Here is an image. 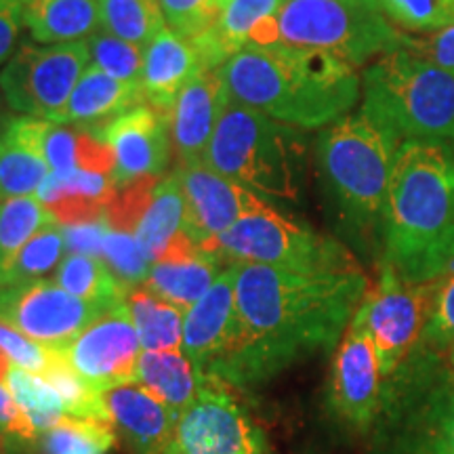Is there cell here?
<instances>
[{
    "label": "cell",
    "instance_id": "32",
    "mask_svg": "<svg viewBox=\"0 0 454 454\" xmlns=\"http://www.w3.org/2000/svg\"><path fill=\"white\" fill-rule=\"evenodd\" d=\"M116 429L104 419L61 417L38 435L44 454H107L116 444Z\"/></svg>",
    "mask_w": 454,
    "mask_h": 454
},
{
    "label": "cell",
    "instance_id": "21",
    "mask_svg": "<svg viewBox=\"0 0 454 454\" xmlns=\"http://www.w3.org/2000/svg\"><path fill=\"white\" fill-rule=\"evenodd\" d=\"M200 70H204V64L194 43L164 27L144 49L139 84L145 101L170 114L181 90Z\"/></svg>",
    "mask_w": 454,
    "mask_h": 454
},
{
    "label": "cell",
    "instance_id": "46",
    "mask_svg": "<svg viewBox=\"0 0 454 454\" xmlns=\"http://www.w3.org/2000/svg\"><path fill=\"white\" fill-rule=\"evenodd\" d=\"M64 227V225H61ZM66 244L67 253H81V254H101V242L107 231V223L104 221H93V223H78L66 225Z\"/></svg>",
    "mask_w": 454,
    "mask_h": 454
},
{
    "label": "cell",
    "instance_id": "33",
    "mask_svg": "<svg viewBox=\"0 0 454 454\" xmlns=\"http://www.w3.org/2000/svg\"><path fill=\"white\" fill-rule=\"evenodd\" d=\"M67 253L66 231L57 221L36 231L0 271V284L41 280L57 270Z\"/></svg>",
    "mask_w": 454,
    "mask_h": 454
},
{
    "label": "cell",
    "instance_id": "3",
    "mask_svg": "<svg viewBox=\"0 0 454 454\" xmlns=\"http://www.w3.org/2000/svg\"><path fill=\"white\" fill-rule=\"evenodd\" d=\"M385 263L412 284L454 270V150L434 141L397 147L383 215Z\"/></svg>",
    "mask_w": 454,
    "mask_h": 454
},
{
    "label": "cell",
    "instance_id": "35",
    "mask_svg": "<svg viewBox=\"0 0 454 454\" xmlns=\"http://www.w3.org/2000/svg\"><path fill=\"white\" fill-rule=\"evenodd\" d=\"M53 221V215L34 196L0 202V271L36 231Z\"/></svg>",
    "mask_w": 454,
    "mask_h": 454
},
{
    "label": "cell",
    "instance_id": "37",
    "mask_svg": "<svg viewBox=\"0 0 454 454\" xmlns=\"http://www.w3.org/2000/svg\"><path fill=\"white\" fill-rule=\"evenodd\" d=\"M101 259L110 265V270L116 274L127 286H144L147 276H150L152 261L145 248L133 234L127 231L112 230L107 225V231L101 242Z\"/></svg>",
    "mask_w": 454,
    "mask_h": 454
},
{
    "label": "cell",
    "instance_id": "41",
    "mask_svg": "<svg viewBox=\"0 0 454 454\" xmlns=\"http://www.w3.org/2000/svg\"><path fill=\"white\" fill-rule=\"evenodd\" d=\"M0 351L24 371L47 374L57 362V351L47 345L38 343L24 333H20L7 322L0 320Z\"/></svg>",
    "mask_w": 454,
    "mask_h": 454
},
{
    "label": "cell",
    "instance_id": "25",
    "mask_svg": "<svg viewBox=\"0 0 454 454\" xmlns=\"http://www.w3.org/2000/svg\"><path fill=\"white\" fill-rule=\"evenodd\" d=\"M21 20L38 44L87 41L101 27L99 0H24Z\"/></svg>",
    "mask_w": 454,
    "mask_h": 454
},
{
    "label": "cell",
    "instance_id": "6",
    "mask_svg": "<svg viewBox=\"0 0 454 454\" xmlns=\"http://www.w3.org/2000/svg\"><path fill=\"white\" fill-rule=\"evenodd\" d=\"M397 147L362 112L348 114L320 133L322 177L345 221L364 234L383 227Z\"/></svg>",
    "mask_w": 454,
    "mask_h": 454
},
{
    "label": "cell",
    "instance_id": "28",
    "mask_svg": "<svg viewBox=\"0 0 454 454\" xmlns=\"http://www.w3.org/2000/svg\"><path fill=\"white\" fill-rule=\"evenodd\" d=\"M282 0H230L221 11L217 24L207 36L198 38L194 47L202 57L204 67H221L236 51L248 43L253 26L280 9Z\"/></svg>",
    "mask_w": 454,
    "mask_h": 454
},
{
    "label": "cell",
    "instance_id": "16",
    "mask_svg": "<svg viewBox=\"0 0 454 454\" xmlns=\"http://www.w3.org/2000/svg\"><path fill=\"white\" fill-rule=\"evenodd\" d=\"M383 381L371 337L360 322L351 320L333 362L331 404L334 412L351 427L366 429L381 408Z\"/></svg>",
    "mask_w": 454,
    "mask_h": 454
},
{
    "label": "cell",
    "instance_id": "14",
    "mask_svg": "<svg viewBox=\"0 0 454 454\" xmlns=\"http://www.w3.org/2000/svg\"><path fill=\"white\" fill-rule=\"evenodd\" d=\"M175 175L185 196L184 231L204 251L244 215L257 211L263 204L259 194L234 179H227L207 162L177 164Z\"/></svg>",
    "mask_w": 454,
    "mask_h": 454
},
{
    "label": "cell",
    "instance_id": "53",
    "mask_svg": "<svg viewBox=\"0 0 454 454\" xmlns=\"http://www.w3.org/2000/svg\"><path fill=\"white\" fill-rule=\"evenodd\" d=\"M452 360H454V357H452Z\"/></svg>",
    "mask_w": 454,
    "mask_h": 454
},
{
    "label": "cell",
    "instance_id": "34",
    "mask_svg": "<svg viewBox=\"0 0 454 454\" xmlns=\"http://www.w3.org/2000/svg\"><path fill=\"white\" fill-rule=\"evenodd\" d=\"M7 385L15 397L17 406L30 419L38 435L49 427H53L61 417H66V408L59 394L41 374L11 364Z\"/></svg>",
    "mask_w": 454,
    "mask_h": 454
},
{
    "label": "cell",
    "instance_id": "13",
    "mask_svg": "<svg viewBox=\"0 0 454 454\" xmlns=\"http://www.w3.org/2000/svg\"><path fill=\"white\" fill-rule=\"evenodd\" d=\"M64 364L98 391L135 383L141 340L127 305H118L90 322L70 343L57 348Z\"/></svg>",
    "mask_w": 454,
    "mask_h": 454
},
{
    "label": "cell",
    "instance_id": "43",
    "mask_svg": "<svg viewBox=\"0 0 454 454\" xmlns=\"http://www.w3.org/2000/svg\"><path fill=\"white\" fill-rule=\"evenodd\" d=\"M419 454H454V387L435 402L427 440Z\"/></svg>",
    "mask_w": 454,
    "mask_h": 454
},
{
    "label": "cell",
    "instance_id": "51",
    "mask_svg": "<svg viewBox=\"0 0 454 454\" xmlns=\"http://www.w3.org/2000/svg\"><path fill=\"white\" fill-rule=\"evenodd\" d=\"M0 4H17V7H21L24 0H0Z\"/></svg>",
    "mask_w": 454,
    "mask_h": 454
},
{
    "label": "cell",
    "instance_id": "47",
    "mask_svg": "<svg viewBox=\"0 0 454 454\" xmlns=\"http://www.w3.org/2000/svg\"><path fill=\"white\" fill-rule=\"evenodd\" d=\"M21 27H24L21 7L0 4V67H4V64L15 55Z\"/></svg>",
    "mask_w": 454,
    "mask_h": 454
},
{
    "label": "cell",
    "instance_id": "31",
    "mask_svg": "<svg viewBox=\"0 0 454 454\" xmlns=\"http://www.w3.org/2000/svg\"><path fill=\"white\" fill-rule=\"evenodd\" d=\"M101 30L145 49L167 27L158 0H99Z\"/></svg>",
    "mask_w": 454,
    "mask_h": 454
},
{
    "label": "cell",
    "instance_id": "24",
    "mask_svg": "<svg viewBox=\"0 0 454 454\" xmlns=\"http://www.w3.org/2000/svg\"><path fill=\"white\" fill-rule=\"evenodd\" d=\"M38 118L20 116L0 133V202L36 196L51 168L36 137Z\"/></svg>",
    "mask_w": 454,
    "mask_h": 454
},
{
    "label": "cell",
    "instance_id": "4",
    "mask_svg": "<svg viewBox=\"0 0 454 454\" xmlns=\"http://www.w3.org/2000/svg\"><path fill=\"white\" fill-rule=\"evenodd\" d=\"M362 114L397 144H454V74L411 49L374 59L362 74Z\"/></svg>",
    "mask_w": 454,
    "mask_h": 454
},
{
    "label": "cell",
    "instance_id": "2",
    "mask_svg": "<svg viewBox=\"0 0 454 454\" xmlns=\"http://www.w3.org/2000/svg\"><path fill=\"white\" fill-rule=\"evenodd\" d=\"M234 104L299 130L348 116L362 93L356 67L326 51L293 44H244L221 66Z\"/></svg>",
    "mask_w": 454,
    "mask_h": 454
},
{
    "label": "cell",
    "instance_id": "5",
    "mask_svg": "<svg viewBox=\"0 0 454 454\" xmlns=\"http://www.w3.org/2000/svg\"><path fill=\"white\" fill-rule=\"evenodd\" d=\"M308 145L299 129L230 101L204 162L259 196L297 200Z\"/></svg>",
    "mask_w": 454,
    "mask_h": 454
},
{
    "label": "cell",
    "instance_id": "17",
    "mask_svg": "<svg viewBox=\"0 0 454 454\" xmlns=\"http://www.w3.org/2000/svg\"><path fill=\"white\" fill-rule=\"evenodd\" d=\"M230 101L221 67H204L185 84L170 112L173 150L179 164L204 162L207 147Z\"/></svg>",
    "mask_w": 454,
    "mask_h": 454
},
{
    "label": "cell",
    "instance_id": "7",
    "mask_svg": "<svg viewBox=\"0 0 454 454\" xmlns=\"http://www.w3.org/2000/svg\"><path fill=\"white\" fill-rule=\"evenodd\" d=\"M274 26L278 43L326 51L354 67L406 49L411 38L381 9L340 0H282Z\"/></svg>",
    "mask_w": 454,
    "mask_h": 454
},
{
    "label": "cell",
    "instance_id": "36",
    "mask_svg": "<svg viewBox=\"0 0 454 454\" xmlns=\"http://www.w3.org/2000/svg\"><path fill=\"white\" fill-rule=\"evenodd\" d=\"M90 64L122 82H139L144 67V49L137 44L98 30L87 38Z\"/></svg>",
    "mask_w": 454,
    "mask_h": 454
},
{
    "label": "cell",
    "instance_id": "23",
    "mask_svg": "<svg viewBox=\"0 0 454 454\" xmlns=\"http://www.w3.org/2000/svg\"><path fill=\"white\" fill-rule=\"evenodd\" d=\"M114 192L116 185L110 173L78 168L67 177L51 173L34 198L66 227L104 221Z\"/></svg>",
    "mask_w": 454,
    "mask_h": 454
},
{
    "label": "cell",
    "instance_id": "15",
    "mask_svg": "<svg viewBox=\"0 0 454 454\" xmlns=\"http://www.w3.org/2000/svg\"><path fill=\"white\" fill-rule=\"evenodd\" d=\"M98 137L114 156V185L122 187L135 179L162 177L173 156L170 114L144 104L133 107L99 129Z\"/></svg>",
    "mask_w": 454,
    "mask_h": 454
},
{
    "label": "cell",
    "instance_id": "49",
    "mask_svg": "<svg viewBox=\"0 0 454 454\" xmlns=\"http://www.w3.org/2000/svg\"><path fill=\"white\" fill-rule=\"evenodd\" d=\"M340 3L364 4V7H374V9H381V7H379V0H340Z\"/></svg>",
    "mask_w": 454,
    "mask_h": 454
},
{
    "label": "cell",
    "instance_id": "9",
    "mask_svg": "<svg viewBox=\"0 0 454 454\" xmlns=\"http://www.w3.org/2000/svg\"><path fill=\"white\" fill-rule=\"evenodd\" d=\"M89 64L87 41L24 43L0 70V90L15 114L59 124L72 90Z\"/></svg>",
    "mask_w": 454,
    "mask_h": 454
},
{
    "label": "cell",
    "instance_id": "27",
    "mask_svg": "<svg viewBox=\"0 0 454 454\" xmlns=\"http://www.w3.org/2000/svg\"><path fill=\"white\" fill-rule=\"evenodd\" d=\"M204 374L192 364L184 351H144L135 383L154 394L170 411L179 412L194 400Z\"/></svg>",
    "mask_w": 454,
    "mask_h": 454
},
{
    "label": "cell",
    "instance_id": "26",
    "mask_svg": "<svg viewBox=\"0 0 454 454\" xmlns=\"http://www.w3.org/2000/svg\"><path fill=\"white\" fill-rule=\"evenodd\" d=\"M185 227V196L175 173L160 177L141 207L133 236L141 242L152 261L167 251Z\"/></svg>",
    "mask_w": 454,
    "mask_h": 454
},
{
    "label": "cell",
    "instance_id": "44",
    "mask_svg": "<svg viewBox=\"0 0 454 454\" xmlns=\"http://www.w3.org/2000/svg\"><path fill=\"white\" fill-rule=\"evenodd\" d=\"M406 49L454 74V26L423 34V36H412L411 34Z\"/></svg>",
    "mask_w": 454,
    "mask_h": 454
},
{
    "label": "cell",
    "instance_id": "12",
    "mask_svg": "<svg viewBox=\"0 0 454 454\" xmlns=\"http://www.w3.org/2000/svg\"><path fill=\"white\" fill-rule=\"evenodd\" d=\"M106 311L47 278L0 284V320L53 349L70 343Z\"/></svg>",
    "mask_w": 454,
    "mask_h": 454
},
{
    "label": "cell",
    "instance_id": "42",
    "mask_svg": "<svg viewBox=\"0 0 454 454\" xmlns=\"http://www.w3.org/2000/svg\"><path fill=\"white\" fill-rule=\"evenodd\" d=\"M423 343L434 349L450 348L454 343V270L438 280L427 325L423 331Z\"/></svg>",
    "mask_w": 454,
    "mask_h": 454
},
{
    "label": "cell",
    "instance_id": "38",
    "mask_svg": "<svg viewBox=\"0 0 454 454\" xmlns=\"http://www.w3.org/2000/svg\"><path fill=\"white\" fill-rule=\"evenodd\" d=\"M391 24L411 32H435L454 26V0H379Z\"/></svg>",
    "mask_w": 454,
    "mask_h": 454
},
{
    "label": "cell",
    "instance_id": "40",
    "mask_svg": "<svg viewBox=\"0 0 454 454\" xmlns=\"http://www.w3.org/2000/svg\"><path fill=\"white\" fill-rule=\"evenodd\" d=\"M158 3L168 30L190 43L207 36L221 15L215 0H158Z\"/></svg>",
    "mask_w": 454,
    "mask_h": 454
},
{
    "label": "cell",
    "instance_id": "18",
    "mask_svg": "<svg viewBox=\"0 0 454 454\" xmlns=\"http://www.w3.org/2000/svg\"><path fill=\"white\" fill-rule=\"evenodd\" d=\"M236 326V288L231 265L208 288V293L185 311L181 351L202 374H213L223 357Z\"/></svg>",
    "mask_w": 454,
    "mask_h": 454
},
{
    "label": "cell",
    "instance_id": "39",
    "mask_svg": "<svg viewBox=\"0 0 454 454\" xmlns=\"http://www.w3.org/2000/svg\"><path fill=\"white\" fill-rule=\"evenodd\" d=\"M36 137L51 173L57 177H67L76 173L81 164V137L82 129H67L66 124L38 121Z\"/></svg>",
    "mask_w": 454,
    "mask_h": 454
},
{
    "label": "cell",
    "instance_id": "30",
    "mask_svg": "<svg viewBox=\"0 0 454 454\" xmlns=\"http://www.w3.org/2000/svg\"><path fill=\"white\" fill-rule=\"evenodd\" d=\"M124 305L137 328L144 351L181 349L185 320L184 309L147 291L145 286H130Z\"/></svg>",
    "mask_w": 454,
    "mask_h": 454
},
{
    "label": "cell",
    "instance_id": "19",
    "mask_svg": "<svg viewBox=\"0 0 454 454\" xmlns=\"http://www.w3.org/2000/svg\"><path fill=\"white\" fill-rule=\"evenodd\" d=\"M221 271L219 254L204 251L200 244L181 231L167 251L154 259L144 286L187 311L208 293Z\"/></svg>",
    "mask_w": 454,
    "mask_h": 454
},
{
    "label": "cell",
    "instance_id": "20",
    "mask_svg": "<svg viewBox=\"0 0 454 454\" xmlns=\"http://www.w3.org/2000/svg\"><path fill=\"white\" fill-rule=\"evenodd\" d=\"M107 419L135 454H164L173 440L177 414L139 383L101 394Z\"/></svg>",
    "mask_w": 454,
    "mask_h": 454
},
{
    "label": "cell",
    "instance_id": "48",
    "mask_svg": "<svg viewBox=\"0 0 454 454\" xmlns=\"http://www.w3.org/2000/svg\"><path fill=\"white\" fill-rule=\"evenodd\" d=\"M11 106L7 104V99H4L3 90H0V133H3L4 129L9 127V122L13 121V116H11Z\"/></svg>",
    "mask_w": 454,
    "mask_h": 454
},
{
    "label": "cell",
    "instance_id": "8",
    "mask_svg": "<svg viewBox=\"0 0 454 454\" xmlns=\"http://www.w3.org/2000/svg\"><path fill=\"white\" fill-rule=\"evenodd\" d=\"M208 251L231 263L270 265L301 274L360 271L348 248L337 240L284 217L265 202L223 231Z\"/></svg>",
    "mask_w": 454,
    "mask_h": 454
},
{
    "label": "cell",
    "instance_id": "10",
    "mask_svg": "<svg viewBox=\"0 0 454 454\" xmlns=\"http://www.w3.org/2000/svg\"><path fill=\"white\" fill-rule=\"evenodd\" d=\"M438 280L412 284L383 263L379 280L366 288L354 320L371 337L385 379L402 371L408 356L423 340Z\"/></svg>",
    "mask_w": 454,
    "mask_h": 454
},
{
    "label": "cell",
    "instance_id": "45",
    "mask_svg": "<svg viewBox=\"0 0 454 454\" xmlns=\"http://www.w3.org/2000/svg\"><path fill=\"white\" fill-rule=\"evenodd\" d=\"M0 427L9 435V440L20 444H34L38 442V431L34 429L30 419L17 406L13 394L7 383H0Z\"/></svg>",
    "mask_w": 454,
    "mask_h": 454
},
{
    "label": "cell",
    "instance_id": "22",
    "mask_svg": "<svg viewBox=\"0 0 454 454\" xmlns=\"http://www.w3.org/2000/svg\"><path fill=\"white\" fill-rule=\"evenodd\" d=\"M147 104L139 82H122L99 67L89 66L74 87L59 124H74L98 133L114 118Z\"/></svg>",
    "mask_w": 454,
    "mask_h": 454
},
{
    "label": "cell",
    "instance_id": "1",
    "mask_svg": "<svg viewBox=\"0 0 454 454\" xmlns=\"http://www.w3.org/2000/svg\"><path fill=\"white\" fill-rule=\"evenodd\" d=\"M236 326L215 377L259 385L294 362L339 343L354 320L368 280L351 274H301L254 263H231Z\"/></svg>",
    "mask_w": 454,
    "mask_h": 454
},
{
    "label": "cell",
    "instance_id": "29",
    "mask_svg": "<svg viewBox=\"0 0 454 454\" xmlns=\"http://www.w3.org/2000/svg\"><path fill=\"white\" fill-rule=\"evenodd\" d=\"M53 280L74 297L114 309L127 301L129 286L110 270L101 257L95 254L70 253L57 265Z\"/></svg>",
    "mask_w": 454,
    "mask_h": 454
},
{
    "label": "cell",
    "instance_id": "52",
    "mask_svg": "<svg viewBox=\"0 0 454 454\" xmlns=\"http://www.w3.org/2000/svg\"><path fill=\"white\" fill-rule=\"evenodd\" d=\"M215 3H217V7H219L221 11H223V9L227 7V4H230V0H215Z\"/></svg>",
    "mask_w": 454,
    "mask_h": 454
},
{
    "label": "cell",
    "instance_id": "50",
    "mask_svg": "<svg viewBox=\"0 0 454 454\" xmlns=\"http://www.w3.org/2000/svg\"><path fill=\"white\" fill-rule=\"evenodd\" d=\"M9 452V435L4 434V429L0 427V454H7Z\"/></svg>",
    "mask_w": 454,
    "mask_h": 454
},
{
    "label": "cell",
    "instance_id": "11",
    "mask_svg": "<svg viewBox=\"0 0 454 454\" xmlns=\"http://www.w3.org/2000/svg\"><path fill=\"white\" fill-rule=\"evenodd\" d=\"M164 454H270V448L230 383L204 374L196 397L179 412Z\"/></svg>",
    "mask_w": 454,
    "mask_h": 454
}]
</instances>
